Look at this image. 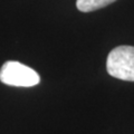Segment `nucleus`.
<instances>
[{"label": "nucleus", "mask_w": 134, "mask_h": 134, "mask_svg": "<svg viewBox=\"0 0 134 134\" xmlns=\"http://www.w3.org/2000/svg\"><path fill=\"white\" fill-rule=\"evenodd\" d=\"M106 69L107 73L115 78L134 82L133 46H119L112 49L106 60Z\"/></svg>", "instance_id": "obj_1"}, {"label": "nucleus", "mask_w": 134, "mask_h": 134, "mask_svg": "<svg viewBox=\"0 0 134 134\" xmlns=\"http://www.w3.org/2000/svg\"><path fill=\"white\" fill-rule=\"evenodd\" d=\"M0 81L6 85L31 87L39 84L40 77L32 68L19 62H6L0 69Z\"/></svg>", "instance_id": "obj_2"}, {"label": "nucleus", "mask_w": 134, "mask_h": 134, "mask_svg": "<svg viewBox=\"0 0 134 134\" xmlns=\"http://www.w3.org/2000/svg\"><path fill=\"white\" fill-rule=\"evenodd\" d=\"M115 1L116 0H77L76 7L82 12H91L106 7Z\"/></svg>", "instance_id": "obj_3"}]
</instances>
